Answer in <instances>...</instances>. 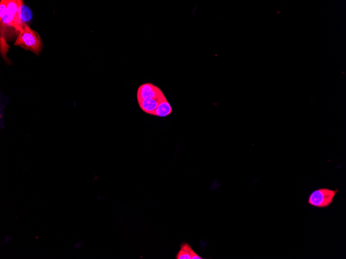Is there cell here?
Segmentation results:
<instances>
[{"label": "cell", "instance_id": "obj_6", "mask_svg": "<svg viewBox=\"0 0 346 259\" xmlns=\"http://www.w3.org/2000/svg\"><path fill=\"white\" fill-rule=\"evenodd\" d=\"M172 112V109L166 97L163 98L159 103L153 116L163 117L169 116Z\"/></svg>", "mask_w": 346, "mask_h": 259}, {"label": "cell", "instance_id": "obj_2", "mask_svg": "<svg viewBox=\"0 0 346 259\" xmlns=\"http://www.w3.org/2000/svg\"><path fill=\"white\" fill-rule=\"evenodd\" d=\"M14 45L38 54L42 50L43 42L37 32L30 28L28 25H25L18 35Z\"/></svg>", "mask_w": 346, "mask_h": 259}, {"label": "cell", "instance_id": "obj_1", "mask_svg": "<svg viewBox=\"0 0 346 259\" xmlns=\"http://www.w3.org/2000/svg\"><path fill=\"white\" fill-rule=\"evenodd\" d=\"M24 3L21 0H9L6 14L1 20V39L7 37L8 33L14 30L19 34L23 26L20 20V10Z\"/></svg>", "mask_w": 346, "mask_h": 259}, {"label": "cell", "instance_id": "obj_7", "mask_svg": "<svg viewBox=\"0 0 346 259\" xmlns=\"http://www.w3.org/2000/svg\"><path fill=\"white\" fill-rule=\"evenodd\" d=\"M9 0H2L0 3V19H2L5 15L7 10Z\"/></svg>", "mask_w": 346, "mask_h": 259}, {"label": "cell", "instance_id": "obj_10", "mask_svg": "<svg viewBox=\"0 0 346 259\" xmlns=\"http://www.w3.org/2000/svg\"><path fill=\"white\" fill-rule=\"evenodd\" d=\"M12 236L11 234H9L7 236H6L3 240V244L7 245L8 244L11 242V240H12Z\"/></svg>", "mask_w": 346, "mask_h": 259}, {"label": "cell", "instance_id": "obj_12", "mask_svg": "<svg viewBox=\"0 0 346 259\" xmlns=\"http://www.w3.org/2000/svg\"><path fill=\"white\" fill-rule=\"evenodd\" d=\"M82 246H83V245H82V243H81V242H78L74 244V247L75 248L78 249L81 248V247H82Z\"/></svg>", "mask_w": 346, "mask_h": 259}, {"label": "cell", "instance_id": "obj_13", "mask_svg": "<svg viewBox=\"0 0 346 259\" xmlns=\"http://www.w3.org/2000/svg\"><path fill=\"white\" fill-rule=\"evenodd\" d=\"M218 187H219V184H218V183H214V184H213V185L211 186V189H212V190H217Z\"/></svg>", "mask_w": 346, "mask_h": 259}, {"label": "cell", "instance_id": "obj_11", "mask_svg": "<svg viewBox=\"0 0 346 259\" xmlns=\"http://www.w3.org/2000/svg\"><path fill=\"white\" fill-rule=\"evenodd\" d=\"M207 244V242L204 241V240H200V248H201L202 249L205 250L206 248V247Z\"/></svg>", "mask_w": 346, "mask_h": 259}, {"label": "cell", "instance_id": "obj_3", "mask_svg": "<svg viewBox=\"0 0 346 259\" xmlns=\"http://www.w3.org/2000/svg\"><path fill=\"white\" fill-rule=\"evenodd\" d=\"M338 192V189L332 190L325 187L318 188L313 191L309 195L308 203L317 208H327L333 203Z\"/></svg>", "mask_w": 346, "mask_h": 259}, {"label": "cell", "instance_id": "obj_8", "mask_svg": "<svg viewBox=\"0 0 346 259\" xmlns=\"http://www.w3.org/2000/svg\"><path fill=\"white\" fill-rule=\"evenodd\" d=\"M176 258L177 259H191V257L189 252L181 248L177 254Z\"/></svg>", "mask_w": 346, "mask_h": 259}, {"label": "cell", "instance_id": "obj_9", "mask_svg": "<svg viewBox=\"0 0 346 259\" xmlns=\"http://www.w3.org/2000/svg\"><path fill=\"white\" fill-rule=\"evenodd\" d=\"M189 253L191 257V259H203L202 257H200V256H199L197 253H195L192 248L190 249Z\"/></svg>", "mask_w": 346, "mask_h": 259}, {"label": "cell", "instance_id": "obj_5", "mask_svg": "<svg viewBox=\"0 0 346 259\" xmlns=\"http://www.w3.org/2000/svg\"><path fill=\"white\" fill-rule=\"evenodd\" d=\"M165 97V95H164L158 98H149L142 100L138 103L139 107L144 112L147 114L154 115L155 111L158 106L159 103Z\"/></svg>", "mask_w": 346, "mask_h": 259}, {"label": "cell", "instance_id": "obj_4", "mask_svg": "<svg viewBox=\"0 0 346 259\" xmlns=\"http://www.w3.org/2000/svg\"><path fill=\"white\" fill-rule=\"evenodd\" d=\"M160 89L152 83H147L141 85L137 90L138 102L149 98H158L164 95Z\"/></svg>", "mask_w": 346, "mask_h": 259}]
</instances>
